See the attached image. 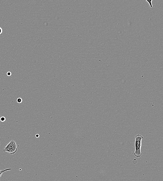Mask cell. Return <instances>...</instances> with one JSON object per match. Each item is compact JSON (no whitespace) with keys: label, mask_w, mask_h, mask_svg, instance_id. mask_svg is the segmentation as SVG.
<instances>
[{"label":"cell","mask_w":163,"mask_h":181,"mask_svg":"<svg viewBox=\"0 0 163 181\" xmlns=\"http://www.w3.org/2000/svg\"><path fill=\"white\" fill-rule=\"evenodd\" d=\"M12 75V73L11 72H7V75L8 76H10Z\"/></svg>","instance_id":"obj_7"},{"label":"cell","mask_w":163,"mask_h":181,"mask_svg":"<svg viewBox=\"0 0 163 181\" xmlns=\"http://www.w3.org/2000/svg\"><path fill=\"white\" fill-rule=\"evenodd\" d=\"M1 146V144L0 143V146Z\"/></svg>","instance_id":"obj_10"},{"label":"cell","mask_w":163,"mask_h":181,"mask_svg":"<svg viewBox=\"0 0 163 181\" xmlns=\"http://www.w3.org/2000/svg\"><path fill=\"white\" fill-rule=\"evenodd\" d=\"M17 102L18 103H21L23 102V99L20 98H19L18 99H17Z\"/></svg>","instance_id":"obj_5"},{"label":"cell","mask_w":163,"mask_h":181,"mask_svg":"<svg viewBox=\"0 0 163 181\" xmlns=\"http://www.w3.org/2000/svg\"><path fill=\"white\" fill-rule=\"evenodd\" d=\"M39 137H40V135H39L38 134H36V138H39Z\"/></svg>","instance_id":"obj_9"},{"label":"cell","mask_w":163,"mask_h":181,"mask_svg":"<svg viewBox=\"0 0 163 181\" xmlns=\"http://www.w3.org/2000/svg\"><path fill=\"white\" fill-rule=\"evenodd\" d=\"M0 121H1L2 122H4L6 121V118L5 117L2 116L0 118Z\"/></svg>","instance_id":"obj_4"},{"label":"cell","mask_w":163,"mask_h":181,"mask_svg":"<svg viewBox=\"0 0 163 181\" xmlns=\"http://www.w3.org/2000/svg\"><path fill=\"white\" fill-rule=\"evenodd\" d=\"M147 2H148V3H149V4L150 5V6L151 7H152V3L151 2L152 1V0H151V1H148V0H147Z\"/></svg>","instance_id":"obj_6"},{"label":"cell","mask_w":163,"mask_h":181,"mask_svg":"<svg viewBox=\"0 0 163 181\" xmlns=\"http://www.w3.org/2000/svg\"><path fill=\"white\" fill-rule=\"evenodd\" d=\"M143 138V137L140 134L135 136V151L134 155L136 157L140 158L142 154L141 151V148Z\"/></svg>","instance_id":"obj_1"},{"label":"cell","mask_w":163,"mask_h":181,"mask_svg":"<svg viewBox=\"0 0 163 181\" xmlns=\"http://www.w3.org/2000/svg\"><path fill=\"white\" fill-rule=\"evenodd\" d=\"M17 150H18V148H17L16 142L13 140H12L4 148L3 151L11 154H14L17 152Z\"/></svg>","instance_id":"obj_2"},{"label":"cell","mask_w":163,"mask_h":181,"mask_svg":"<svg viewBox=\"0 0 163 181\" xmlns=\"http://www.w3.org/2000/svg\"><path fill=\"white\" fill-rule=\"evenodd\" d=\"M12 170V169L11 168H8L4 170H0V177H1L2 173L4 172H6V171L11 170Z\"/></svg>","instance_id":"obj_3"},{"label":"cell","mask_w":163,"mask_h":181,"mask_svg":"<svg viewBox=\"0 0 163 181\" xmlns=\"http://www.w3.org/2000/svg\"><path fill=\"white\" fill-rule=\"evenodd\" d=\"M2 28L0 27V35H2Z\"/></svg>","instance_id":"obj_8"}]
</instances>
